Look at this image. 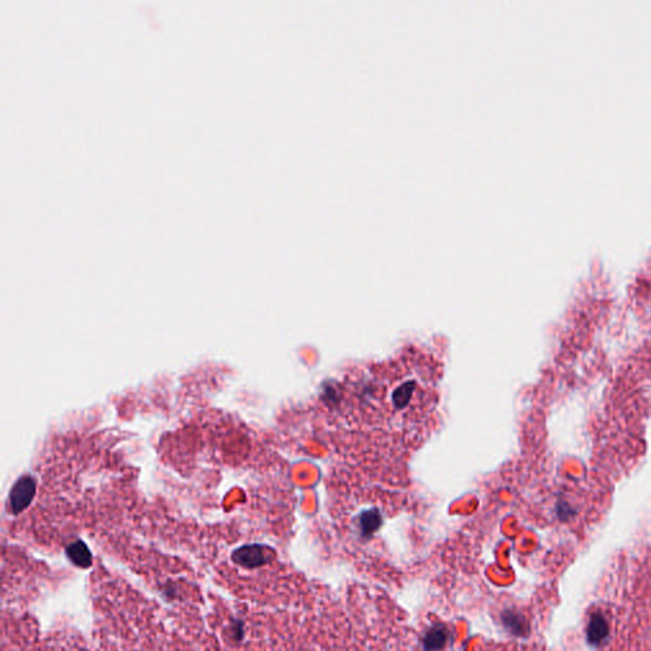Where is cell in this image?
<instances>
[{
	"mask_svg": "<svg viewBox=\"0 0 651 651\" xmlns=\"http://www.w3.org/2000/svg\"><path fill=\"white\" fill-rule=\"evenodd\" d=\"M419 350L345 375L324 401V421L345 463L400 471L434 428L438 372Z\"/></svg>",
	"mask_w": 651,
	"mask_h": 651,
	"instance_id": "1",
	"label": "cell"
},
{
	"mask_svg": "<svg viewBox=\"0 0 651 651\" xmlns=\"http://www.w3.org/2000/svg\"><path fill=\"white\" fill-rule=\"evenodd\" d=\"M67 553H68L70 561L79 567L87 569L92 565V555L83 542H75L73 545H70L67 550Z\"/></svg>",
	"mask_w": 651,
	"mask_h": 651,
	"instance_id": "5",
	"label": "cell"
},
{
	"mask_svg": "<svg viewBox=\"0 0 651 651\" xmlns=\"http://www.w3.org/2000/svg\"><path fill=\"white\" fill-rule=\"evenodd\" d=\"M448 639L447 628L441 625L434 626L424 638V646L426 651L439 650L446 645Z\"/></svg>",
	"mask_w": 651,
	"mask_h": 651,
	"instance_id": "6",
	"label": "cell"
},
{
	"mask_svg": "<svg viewBox=\"0 0 651 651\" xmlns=\"http://www.w3.org/2000/svg\"><path fill=\"white\" fill-rule=\"evenodd\" d=\"M502 623L505 625L509 631H511L515 635H523L524 631H527L524 617L519 613H515L513 611H505L502 613Z\"/></svg>",
	"mask_w": 651,
	"mask_h": 651,
	"instance_id": "8",
	"label": "cell"
},
{
	"mask_svg": "<svg viewBox=\"0 0 651 651\" xmlns=\"http://www.w3.org/2000/svg\"><path fill=\"white\" fill-rule=\"evenodd\" d=\"M233 558L237 564L241 565L243 567H249V569L259 567L268 561L266 548L260 545H249V546L242 547L233 553Z\"/></svg>",
	"mask_w": 651,
	"mask_h": 651,
	"instance_id": "2",
	"label": "cell"
},
{
	"mask_svg": "<svg viewBox=\"0 0 651 651\" xmlns=\"http://www.w3.org/2000/svg\"><path fill=\"white\" fill-rule=\"evenodd\" d=\"M382 526V515L379 509L364 510L359 516V528L364 538L372 537Z\"/></svg>",
	"mask_w": 651,
	"mask_h": 651,
	"instance_id": "3",
	"label": "cell"
},
{
	"mask_svg": "<svg viewBox=\"0 0 651 651\" xmlns=\"http://www.w3.org/2000/svg\"><path fill=\"white\" fill-rule=\"evenodd\" d=\"M588 633V641L593 645L601 644V641L607 638V621L601 613H594L591 616L589 625H588V633Z\"/></svg>",
	"mask_w": 651,
	"mask_h": 651,
	"instance_id": "4",
	"label": "cell"
},
{
	"mask_svg": "<svg viewBox=\"0 0 651 651\" xmlns=\"http://www.w3.org/2000/svg\"><path fill=\"white\" fill-rule=\"evenodd\" d=\"M32 489L31 482L19 484L12 492V508L14 513L25 509L31 500Z\"/></svg>",
	"mask_w": 651,
	"mask_h": 651,
	"instance_id": "7",
	"label": "cell"
}]
</instances>
